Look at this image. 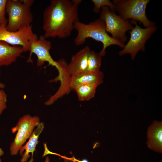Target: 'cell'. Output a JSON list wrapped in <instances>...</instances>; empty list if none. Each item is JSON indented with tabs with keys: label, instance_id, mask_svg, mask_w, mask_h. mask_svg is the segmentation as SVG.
<instances>
[{
	"label": "cell",
	"instance_id": "6da1fadb",
	"mask_svg": "<svg viewBox=\"0 0 162 162\" xmlns=\"http://www.w3.org/2000/svg\"><path fill=\"white\" fill-rule=\"evenodd\" d=\"M81 0H51L43 14L42 28L46 38L69 37L79 19Z\"/></svg>",
	"mask_w": 162,
	"mask_h": 162
},
{
	"label": "cell",
	"instance_id": "7a4b0ae2",
	"mask_svg": "<svg viewBox=\"0 0 162 162\" xmlns=\"http://www.w3.org/2000/svg\"><path fill=\"white\" fill-rule=\"evenodd\" d=\"M74 29L77 32L74 40L76 45H82L89 38L100 42L103 44V48L100 52L102 56L106 54V48L111 45H116L123 48L125 45L124 43L113 38L108 34L105 23L100 18L88 24L82 22L78 20L74 22Z\"/></svg>",
	"mask_w": 162,
	"mask_h": 162
},
{
	"label": "cell",
	"instance_id": "3957f363",
	"mask_svg": "<svg viewBox=\"0 0 162 162\" xmlns=\"http://www.w3.org/2000/svg\"><path fill=\"white\" fill-rule=\"evenodd\" d=\"M33 0H7L6 13L8 19L6 29L15 32L20 29L31 25L33 16L30 7Z\"/></svg>",
	"mask_w": 162,
	"mask_h": 162
},
{
	"label": "cell",
	"instance_id": "277c9868",
	"mask_svg": "<svg viewBox=\"0 0 162 162\" xmlns=\"http://www.w3.org/2000/svg\"><path fill=\"white\" fill-rule=\"evenodd\" d=\"M149 0H113L115 11L124 19L138 21L146 27L155 25V22L149 20L146 12Z\"/></svg>",
	"mask_w": 162,
	"mask_h": 162
},
{
	"label": "cell",
	"instance_id": "5b68a950",
	"mask_svg": "<svg viewBox=\"0 0 162 162\" xmlns=\"http://www.w3.org/2000/svg\"><path fill=\"white\" fill-rule=\"evenodd\" d=\"M101 9L100 18L105 23L107 32L110 33L113 38L124 43L127 40L126 32L134 27L132 22L123 19L114 11L110 10L108 7Z\"/></svg>",
	"mask_w": 162,
	"mask_h": 162
},
{
	"label": "cell",
	"instance_id": "8992f818",
	"mask_svg": "<svg viewBox=\"0 0 162 162\" xmlns=\"http://www.w3.org/2000/svg\"><path fill=\"white\" fill-rule=\"evenodd\" d=\"M135 22V26L130 32V38L123 49L119 52L120 56L130 55L131 59H134L140 51L144 52L146 41L157 30L155 25L142 28Z\"/></svg>",
	"mask_w": 162,
	"mask_h": 162
},
{
	"label": "cell",
	"instance_id": "52a82bcc",
	"mask_svg": "<svg viewBox=\"0 0 162 162\" xmlns=\"http://www.w3.org/2000/svg\"><path fill=\"white\" fill-rule=\"evenodd\" d=\"M40 122V118L37 116L26 115L20 118L16 126L11 128L13 133H17L10 146L11 155L18 154L20 148L30 137L35 127Z\"/></svg>",
	"mask_w": 162,
	"mask_h": 162
},
{
	"label": "cell",
	"instance_id": "ba28073f",
	"mask_svg": "<svg viewBox=\"0 0 162 162\" xmlns=\"http://www.w3.org/2000/svg\"><path fill=\"white\" fill-rule=\"evenodd\" d=\"M38 38L31 25L15 32L8 30L6 26L0 27V41L12 46H21L24 52L29 51L32 42Z\"/></svg>",
	"mask_w": 162,
	"mask_h": 162
},
{
	"label": "cell",
	"instance_id": "9c48e42d",
	"mask_svg": "<svg viewBox=\"0 0 162 162\" xmlns=\"http://www.w3.org/2000/svg\"><path fill=\"white\" fill-rule=\"evenodd\" d=\"M51 47L50 42L46 40L43 35H40L31 44L27 62H32L31 56L32 54L34 53L37 58L36 64L38 66L41 67L45 62H47L49 65L55 67L57 69L58 67L57 62L53 59L50 54V51Z\"/></svg>",
	"mask_w": 162,
	"mask_h": 162
},
{
	"label": "cell",
	"instance_id": "30bf717a",
	"mask_svg": "<svg viewBox=\"0 0 162 162\" xmlns=\"http://www.w3.org/2000/svg\"><path fill=\"white\" fill-rule=\"evenodd\" d=\"M58 67L57 69L59 73L58 76L50 81L56 82L59 80L61 86L56 92L46 101L45 104L46 105L53 104L57 99L62 97L64 94L69 92L71 75L68 69V64L63 58H61L57 61Z\"/></svg>",
	"mask_w": 162,
	"mask_h": 162
},
{
	"label": "cell",
	"instance_id": "8fae6325",
	"mask_svg": "<svg viewBox=\"0 0 162 162\" xmlns=\"http://www.w3.org/2000/svg\"><path fill=\"white\" fill-rule=\"evenodd\" d=\"M91 50L90 47L86 46L72 56L68 64V70L71 76L87 71L88 56Z\"/></svg>",
	"mask_w": 162,
	"mask_h": 162
},
{
	"label": "cell",
	"instance_id": "7c38bea8",
	"mask_svg": "<svg viewBox=\"0 0 162 162\" xmlns=\"http://www.w3.org/2000/svg\"><path fill=\"white\" fill-rule=\"evenodd\" d=\"M104 77V74L100 70L86 71L72 76L70 82V89L73 90L75 86L83 84H93L98 86L103 83Z\"/></svg>",
	"mask_w": 162,
	"mask_h": 162
},
{
	"label": "cell",
	"instance_id": "4fadbf2b",
	"mask_svg": "<svg viewBox=\"0 0 162 162\" xmlns=\"http://www.w3.org/2000/svg\"><path fill=\"white\" fill-rule=\"evenodd\" d=\"M24 52L21 46H12L0 41V67L8 66L15 62Z\"/></svg>",
	"mask_w": 162,
	"mask_h": 162
},
{
	"label": "cell",
	"instance_id": "5bb4252c",
	"mask_svg": "<svg viewBox=\"0 0 162 162\" xmlns=\"http://www.w3.org/2000/svg\"><path fill=\"white\" fill-rule=\"evenodd\" d=\"M44 128L43 122H40L36 128L34 130L28 142L20 148L19 153L21 156H22L20 160L21 162H26L30 157L29 154L30 153H32V158L28 162H33L34 152L35 151L36 147L38 142L39 136Z\"/></svg>",
	"mask_w": 162,
	"mask_h": 162
},
{
	"label": "cell",
	"instance_id": "9a60e30c",
	"mask_svg": "<svg viewBox=\"0 0 162 162\" xmlns=\"http://www.w3.org/2000/svg\"><path fill=\"white\" fill-rule=\"evenodd\" d=\"M148 147L159 152L162 149V122L154 121L148 128L147 131Z\"/></svg>",
	"mask_w": 162,
	"mask_h": 162
},
{
	"label": "cell",
	"instance_id": "2e32d148",
	"mask_svg": "<svg viewBox=\"0 0 162 162\" xmlns=\"http://www.w3.org/2000/svg\"><path fill=\"white\" fill-rule=\"evenodd\" d=\"M98 86L93 84H81L75 86L73 90L76 92L79 100L87 101L94 97Z\"/></svg>",
	"mask_w": 162,
	"mask_h": 162
},
{
	"label": "cell",
	"instance_id": "e0dca14e",
	"mask_svg": "<svg viewBox=\"0 0 162 162\" xmlns=\"http://www.w3.org/2000/svg\"><path fill=\"white\" fill-rule=\"evenodd\" d=\"M102 56L100 52L90 51L88 55L87 71H95L100 70Z\"/></svg>",
	"mask_w": 162,
	"mask_h": 162
},
{
	"label": "cell",
	"instance_id": "ac0fdd59",
	"mask_svg": "<svg viewBox=\"0 0 162 162\" xmlns=\"http://www.w3.org/2000/svg\"><path fill=\"white\" fill-rule=\"evenodd\" d=\"M91 1L94 4L93 11L96 14L99 13L100 9L104 7H108L110 10L115 11L113 3L109 0H92Z\"/></svg>",
	"mask_w": 162,
	"mask_h": 162
},
{
	"label": "cell",
	"instance_id": "d6986e66",
	"mask_svg": "<svg viewBox=\"0 0 162 162\" xmlns=\"http://www.w3.org/2000/svg\"><path fill=\"white\" fill-rule=\"evenodd\" d=\"M7 0H0V27L6 26L8 19L6 17V6Z\"/></svg>",
	"mask_w": 162,
	"mask_h": 162
},
{
	"label": "cell",
	"instance_id": "ffe728a7",
	"mask_svg": "<svg viewBox=\"0 0 162 162\" xmlns=\"http://www.w3.org/2000/svg\"><path fill=\"white\" fill-rule=\"evenodd\" d=\"M7 95L2 89H0V116L6 108Z\"/></svg>",
	"mask_w": 162,
	"mask_h": 162
},
{
	"label": "cell",
	"instance_id": "44dd1931",
	"mask_svg": "<svg viewBox=\"0 0 162 162\" xmlns=\"http://www.w3.org/2000/svg\"><path fill=\"white\" fill-rule=\"evenodd\" d=\"M0 75H1V70H0ZM5 87V85L3 83L1 82L0 81V89L4 88Z\"/></svg>",
	"mask_w": 162,
	"mask_h": 162
},
{
	"label": "cell",
	"instance_id": "7402d4cb",
	"mask_svg": "<svg viewBox=\"0 0 162 162\" xmlns=\"http://www.w3.org/2000/svg\"><path fill=\"white\" fill-rule=\"evenodd\" d=\"M75 160L78 162H89L86 159H83L81 160H78L76 159H75Z\"/></svg>",
	"mask_w": 162,
	"mask_h": 162
},
{
	"label": "cell",
	"instance_id": "603a6c76",
	"mask_svg": "<svg viewBox=\"0 0 162 162\" xmlns=\"http://www.w3.org/2000/svg\"><path fill=\"white\" fill-rule=\"evenodd\" d=\"M4 152L2 149L0 148V157L3 155Z\"/></svg>",
	"mask_w": 162,
	"mask_h": 162
},
{
	"label": "cell",
	"instance_id": "cb8c5ba5",
	"mask_svg": "<svg viewBox=\"0 0 162 162\" xmlns=\"http://www.w3.org/2000/svg\"><path fill=\"white\" fill-rule=\"evenodd\" d=\"M45 162H50V158L48 157H46Z\"/></svg>",
	"mask_w": 162,
	"mask_h": 162
},
{
	"label": "cell",
	"instance_id": "d4e9b609",
	"mask_svg": "<svg viewBox=\"0 0 162 162\" xmlns=\"http://www.w3.org/2000/svg\"><path fill=\"white\" fill-rule=\"evenodd\" d=\"M0 162H1V159H0Z\"/></svg>",
	"mask_w": 162,
	"mask_h": 162
}]
</instances>
